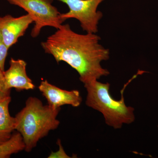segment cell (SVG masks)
<instances>
[{
    "instance_id": "1",
    "label": "cell",
    "mask_w": 158,
    "mask_h": 158,
    "mask_svg": "<svg viewBox=\"0 0 158 158\" xmlns=\"http://www.w3.org/2000/svg\"><path fill=\"white\" fill-rule=\"evenodd\" d=\"M100 40L96 34L76 33L66 24L62 25L41 45L57 63L63 61L75 69L85 85L110 74L101 65L102 62L110 59V50L100 44Z\"/></svg>"
},
{
    "instance_id": "2",
    "label": "cell",
    "mask_w": 158,
    "mask_h": 158,
    "mask_svg": "<svg viewBox=\"0 0 158 158\" xmlns=\"http://www.w3.org/2000/svg\"><path fill=\"white\" fill-rule=\"evenodd\" d=\"M60 110L44 105L37 98L27 99L25 106L15 117V130L22 136L26 152H31L40 140L59 127L60 121L57 117Z\"/></svg>"
},
{
    "instance_id": "3",
    "label": "cell",
    "mask_w": 158,
    "mask_h": 158,
    "mask_svg": "<svg viewBox=\"0 0 158 158\" xmlns=\"http://www.w3.org/2000/svg\"><path fill=\"white\" fill-rule=\"evenodd\" d=\"M144 71H139L124 85L121 90L120 100L114 99L110 95V85L95 80L84 85L87 91L86 104L97 110L103 115L105 122L115 129H120L124 124H130L135 121V109L127 106L125 103V89L131 81Z\"/></svg>"
},
{
    "instance_id": "4",
    "label": "cell",
    "mask_w": 158,
    "mask_h": 158,
    "mask_svg": "<svg viewBox=\"0 0 158 158\" xmlns=\"http://www.w3.org/2000/svg\"><path fill=\"white\" fill-rule=\"evenodd\" d=\"M10 4L25 10L35 23L31 36L35 38L45 27L56 29L60 27L66 20L62 18L56 7L52 5L54 0H7Z\"/></svg>"
},
{
    "instance_id": "5",
    "label": "cell",
    "mask_w": 158,
    "mask_h": 158,
    "mask_svg": "<svg viewBox=\"0 0 158 158\" xmlns=\"http://www.w3.org/2000/svg\"><path fill=\"white\" fill-rule=\"evenodd\" d=\"M58 1L65 3L69 9L66 13H62L64 19H75L79 21L82 29L86 33H97L99 22L103 17V13L98 11V7L105 0Z\"/></svg>"
},
{
    "instance_id": "6",
    "label": "cell",
    "mask_w": 158,
    "mask_h": 158,
    "mask_svg": "<svg viewBox=\"0 0 158 158\" xmlns=\"http://www.w3.org/2000/svg\"><path fill=\"white\" fill-rule=\"evenodd\" d=\"M38 88L46 99L48 105L53 109H59L64 105L77 107L81 103L82 97L78 90H63L52 85L46 80L41 81Z\"/></svg>"
},
{
    "instance_id": "7",
    "label": "cell",
    "mask_w": 158,
    "mask_h": 158,
    "mask_svg": "<svg viewBox=\"0 0 158 158\" xmlns=\"http://www.w3.org/2000/svg\"><path fill=\"white\" fill-rule=\"evenodd\" d=\"M34 20L28 14L19 17L10 15L0 16V34L9 49L18 42Z\"/></svg>"
},
{
    "instance_id": "8",
    "label": "cell",
    "mask_w": 158,
    "mask_h": 158,
    "mask_svg": "<svg viewBox=\"0 0 158 158\" xmlns=\"http://www.w3.org/2000/svg\"><path fill=\"white\" fill-rule=\"evenodd\" d=\"M9 64V68L3 72L6 88L10 90L14 88L19 91L34 90L35 86L27 74L25 61L11 58Z\"/></svg>"
},
{
    "instance_id": "9",
    "label": "cell",
    "mask_w": 158,
    "mask_h": 158,
    "mask_svg": "<svg viewBox=\"0 0 158 158\" xmlns=\"http://www.w3.org/2000/svg\"><path fill=\"white\" fill-rule=\"evenodd\" d=\"M11 96L0 99V144L11 138L15 131V117L9 113Z\"/></svg>"
},
{
    "instance_id": "10",
    "label": "cell",
    "mask_w": 158,
    "mask_h": 158,
    "mask_svg": "<svg viewBox=\"0 0 158 158\" xmlns=\"http://www.w3.org/2000/svg\"><path fill=\"white\" fill-rule=\"evenodd\" d=\"M22 136L18 132L13 133L10 139L0 144V158H9L12 154L25 150Z\"/></svg>"
},
{
    "instance_id": "11",
    "label": "cell",
    "mask_w": 158,
    "mask_h": 158,
    "mask_svg": "<svg viewBox=\"0 0 158 158\" xmlns=\"http://www.w3.org/2000/svg\"><path fill=\"white\" fill-rule=\"evenodd\" d=\"M9 49L0 34V68L3 71H5V62L8 56Z\"/></svg>"
},
{
    "instance_id": "12",
    "label": "cell",
    "mask_w": 158,
    "mask_h": 158,
    "mask_svg": "<svg viewBox=\"0 0 158 158\" xmlns=\"http://www.w3.org/2000/svg\"><path fill=\"white\" fill-rule=\"evenodd\" d=\"M3 72L0 68V99L10 96L11 94V90L6 88Z\"/></svg>"
},
{
    "instance_id": "13",
    "label": "cell",
    "mask_w": 158,
    "mask_h": 158,
    "mask_svg": "<svg viewBox=\"0 0 158 158\" xmlns=\"http://www.w3.org/2000/svg\"><path fill=\"white\" fill-rule=\"evenodd\" d=\"M57 144L59 146V150L56 152H52L49 155L48 158H69L70 157L65 153L60 139H58Z\"/></svg>"
}]
</instances>
